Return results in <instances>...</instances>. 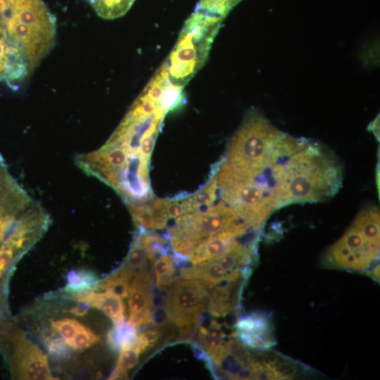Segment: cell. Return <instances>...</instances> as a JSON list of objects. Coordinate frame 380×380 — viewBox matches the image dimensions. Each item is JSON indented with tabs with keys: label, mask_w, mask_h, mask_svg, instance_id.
Returning <instances> with one entry per match:
<instances>
[{
	"label": "cell",
	"mask_w": 380,
	"mask_h": 380,
	"mask_svg": "<svg viewBox=\"0 0 380 380\" xmlns=\"http://www.w3.org/2000/svg\"><path fill=\"white\" fill-rule=\"evenodd\" d=\"M151 280L134 279L129 285L128 305L129 316L127 322L139 328L153 321Z\"/></svg>",
	"instance_id": "10"
},
{
	"label": "cell",
	"mask_w": 380,
	"mask_h": 380,
	"mask_svg": "<svg viewBox=\"0 0 380 380\" xmlns=\"http://www.w3.org/2000/svg\"><path fill=\"white\" fill-rule=\"evenodd\" d=\"M148 162L139 152L128 153L127 164L120 175L116 190L127 203H144L151 201Z\"/></svg>",
	"instance_id": "8"
},
{
	"label": "cell",
	"mask_w": 380,
	"mask_h": 380,
	"mask_svg": "<svg viewBox=\"0 0 380 380\" xmlns=\"http://www.w3.org/2000/svg\"><path fill=\"white\" fill-rule=\"evenodd\" d=\"M77 303L71 308L68 312L74 315L82 317L84 316L91 308L90 304L84 300L77 301Z\"/></svg>",
	"instance_id": "31"
},
{
	"label": "cell",
	"mask_w": 380,
	"mask_h": 380,
	"mask_svg": "<svg viewBox=\"0 0 380 380\" xmlns=\"http://www.w3.org/2000/svg\"><path fill=\"white\" fill-rule=\"evenodd\" d=\"M217 187V176L214 175L208 183L201 190L183 199L189 212L200 210L204 207H207V208L210 207L216 198Z\"/></svg>",
	"instance_id": "20"
},
{
	"label": "cell",
	"mask_w": 380,
	"mask_h": 380,
	"mask_svg": "<svg viewBox=\"0 0 380 380\" xmlns=\"http://www.w3.org/2000/svg\"><path fill=\"white\" fill-rule=\"evenodd\" d=\"M18 360L20 376L25 379H54L49 367L47 356L27 340L18 343Z\"/></svg>",
	"instance_id": "12"
},
{
	"label": "cell",
	"mask_w": 380,
	"mask_h": 380,
	"mask_svg": "<svg viewBox=\"0 0 380 380\" xmlns=\"http://www.w3.org/2000/svg\"><path fill=\"white\" fill-rule=\"evenodd\" d=\"M140 229L136 237L146 249L148 260L153 261L158 256L166 254L165 240L156 234H146Z\"/></svg>",
	"instance_id": "26"
},
{
	"label": "cell",
	"mask_w": 380,
	"mask_h": 380,
	"mask_svg": "<svg viewBox=\"0 0 380 380\" xmlns=\"http://www.w3.org/2000/svg\"><path fill=\"white\" fill-rule=\"evenodd\" d=\"M153 262L156 286L165 289L177 279L174 260L171 256L163 254L156 258Z\"/></svg>",
	"instance_id": "22"
},
{
	"label": "cell",
	"mask_w": 380,
	"mask_h": 380,
	"mask_svg": "<svg viewBox=\"0 0 380 380\" xmlns=\"http://www.w3.org/2000/svg\"><path fill=\"white\" fill-rule=\"evenodd\" d=\"M222 21L198 9L186 20L164 61L172 84L184 87L205 65Z\"/></svg>",
	"instance_id": "3"
},
{
	"label": "cell",
	"mask_w": 380,
	"mask_h": 380,
	"mask_svg": "<svg viewBox=\"0 0 380 380\" xmlns=\"http://www.w3.org/2000/svg\"><path fill=\"white\" fill-rule=\"evenodd\" d=\"M217 183L224 202L253 231H258L277 209L270 187L228 160L220 169Z\"/></svg>",
	"instance_id": "4"
},
{
	"label": "cell",
	"mask_w": 380,
	"mask_h": 380,
	"mask_svg": "<svg viewBox=\"0 0 380 380\" xmlns=\"http://www.w3.org/2000/svg\"><path fill=\"white\" fill-rule=\"evenodd\" d=\"M8 29L21 49L31 73L53 47L56 21L42 0H24L13 6Z\"/></svg>",
	"instance_id": "5"
},
{
	"label": "cell",
	"mask_w": 380,
	"mask_h": 380,
	"mask_svg": "<svg viewBox=\"0 0 380 380\" xmlns=\"http://www.w3.org/2000/svg\"><path fill=\"white\" fill-rule=\"evenodd\" d=\"M343 180V165L327 146L307 140L286 161L276 178L277 208L294 203L320 202L337 193Z\"/></svg>",
	"instance_id": "1"
},
{
	"label": "cell",
	"mask_w": 380,
	"mask_h": 380,
	"mask_svg": "<svg viewBox=\"0 0 380 380\" xmlns=\"http://www.w3.org/2000/svg\"><path fill=\"white\" fill-rule=\"evenodd\" d=\"M132 278V274L122 267L115 274L100 281L97 289H101L121 298H125L128 296Z\"/></svg>",
	"instance_id": "21"
},
{
	"label": "cell",
	"mask_w": 380,
	"mask_h": 380,
	"mask_svg": "<svg viewBox=\"0 0 380 380\" xmlns=\"http://www.w3.org/2000/svg\"><path fill=\"white\" fill-rule=\"evenodd\" d=\"M246 270H236L229 272L218 263L213 260L181 270L180 276L186 279L202 280L214 285L222 282L234 281L242 279L248 274Z\"/></svg>",
	"instance_id": "13"
},
{
	"label": "cell",
	"mask_w": 380,
	"mask_h": 380,
	"mask_svg": "<svg viewBox=\"0 0 380 380\" xmlns=\"http://www.w3.org/2000/svg\"><path fill=\"white\" fill-rule=\"evenodd\" d=\"M138 331L137 328L127 322H122L114 327L107 334V343L110 348L115 350L131 347Z\"/></svg>",
	"instance_id": "19"
},
{
	"label": "cell",
	"mask_w": 380,
	"mask_h": 380,
	"mask_svg": "<svg viewBox=\"0 0 380 380\" xmlns=\"http://www.w3.org/2000/svg\"><path fill=\"white\" fill-rule=\"evenodd\" d=\"M51 327L58 332L61 338L67 343L71 341L77 331L83 326L77 320L72 318H63L51 321Z\"/></svg>",
	"instance_id": "28"
},
{
	"label": "cell",
	"mask_w": 380,
	"mask_h": 380,
	"mask_svg": "<svg viewBox=\"0 0 380 380\" xmlns=\"http://www.w3.org/2000/svg\"><path fill=\"white\" fill-rule=\"evenodd\" d=\"M243 279L225 282L214 286L210 292L207 308L215 317H224L236 310Z\"/></svg>",
	"instance_id": "14"
},
{
	"label": "cell",
	"mask_w": 380,
	"mask_h": 380,
	"mask_svg": "<svg viewBox=\"0 0 380 380\" xmlns=\"http://www.w3.org/2000/svg\"><path fill=\"white\" fill-rule=\"evenodd\" d=\"M235 336L248 347L267 349L274 344L270 324L267 319L258 314L242 317L235 324Z\"/></svg>",
	"instance_id": "11"
},
{
	"label": "cell",
	"mask_w": 380,
	"mask_h": 380,
	"mask_svg": "<svg viewBox=\"0 0 380 380\" xmlns=\"http://www.w3.org/2000/svg\"><path fill=\"white\" fill-rule=\"evenodd\" d=\"M72 299L84 300L91 307L101 310L113 322L118 324L125 322V305L120 297L110 292L97 293L94 291L72 294Z\"/></svg>",
	"instance_id": "15"
},
{
	"label": "cell",
	"mask_w": 380,
	"mask_h": 380,
	"mask_svg": "<svg viewBox=\"0 0 380 380\" xmlns=\"http://www.w3.org/2000/svg\"><path fill=\"white\" fill-rule=\"evenodd\" d=\"M242 0H199L195 9L224 20Z\"/></svg>",
	"instance_id": "23"
},
{
	"label": "cell",
	"mask_w": 380,
	"mask_h": 380,
	"mask_svg": "<svg viewBox=\"0 0 380 380\" xmlns=\"http://www.w3.org/2000/svg\"><path fill=\"white\" fill-rule=\"evenodd\" d=\"M215 285L198 279H176L167 291L164 310L179 329L200 324Z\"/></svg>",
	"instance_id": "7"
},
{
	"label": "cell",
	"mask_w": 380,
	"mask_h": 380,
	"mask_svg": "<svg viewBox=\"0 0 380 380\" xmlns=\"http://www.w3.org/2000/svg\"><path fill=\"white\" fill-rule=\"evenodd\" d=\"M197 337L199 346L210 360L215 357L225 343L224 334L215 321L209 327H199Z\"/></svg>",
	"instance_id": "16"
},
{
	"label": "cell",
	"mask_w": 380,
	"mask_h": 380,
	"mask_svg": "<svg viewBox=\"0 0 380 380\" xmlns=\"http://www.w3.org/2000/svg\"><path fill=\"white\" fill-rule=\"evenodd\" d=\"M158 133L151 134L144 137L140 142L139 151L140 155L149 160Z\"/></svg>",
	"instance_id": "30"
},
{
	"label": "cell",
	"mask_w": 380,
	"mask_h": 380,
	"mask_svg": "<svg viewBox=\"0 0 380 380\" xmlns=\"http://www.w3.org/2000/svg\"><path fill=\"white\" fill-rule=\"evenodd\" d=\"M4 269V267L0 265V278H1V277L2 276V274H3Z\"/></svg>",
	"instance_id": "33"
},
{
	"label": "cell",
	"mask_w": 380,
	"mask_h": 380,
	"mask_svg": "<svg viewBox=\"0 0 380 380\" xmlns=\"http://www.w3.org/2000/svg\"><path fill=\"white\" fill-rule=\"evenodd\" d=\"M148 254L139 241L136 238L122 267L137 273L146 268Z\"/></svg>",
	"instance_id": "25"
},
{
	"label": "cell",
	"mask_w": 380,
	"mask_h": 380,
	"mask_svg": "<svg viewBox=\"0 0 380 380\" xmlns=\"http://www.w3.org/2000/svg\"><path fill=\"white\" fill-rule=\"evenodd\" d=\"M46 345L50 356L56 360H64L70 356V347L62 338L48 337Z\"/></svg>",
	"instance_id": "29"
},
{
	"label": "cell",
	"mask_w": 380,
	"mask_h": 380,
	"mask_svg": "<svg viewBox=\"0 0 380 380\" xmlns=\"http://www.w3.org/2000/svg\"><path fill=\"white\" fill-rule=\"evenodd\" d=\"M249 228L243 221L230 229L209 236L194 247L187 254V259L198 265L216 259L223 254L239 237L246 234Z\"/></svg>",
	"instance_id": "9"
},
{
	"label": "cell",
	"mask_w": 380,
	"mask_h": 380,
	"mask_svg": "<svg viewBox=\"0 0 380 380\" xmlns=\"http://www.w3.org/2000/svg\"><path fill=\"white\" fill-rule=\"evenodd\" d=\"M379 253V229L355 219L343 236L329 249L326 259L332 267L364 271L377 260Z\"/></svg>",
	"instance_id": "6"
},
{
	"label": "cell",
	"mask_w": 380,
	"mask_h": 380,
	"mask_svg": "<svg viewBox=\"0 0 380 380\" xmlns=\"http://www.w3.org/2000/svg\"><path fill=\"white\" fill-rule=\"evenodd\" d=\"M379 117L376 118L372 123V131L376 135V138H379V131L377 130V125H379Z\"/></svg>",
	"instance_id": "32"
},
{
	"label": "cell",
	"mask_w": 380,
	"mask_h": 380,
	"mask_svg": "<svg viewBox=\"0 0 380 380\" xmlns=\"http://www.w3.org/2000/svg\"><path fill=\"white\" fill-rule=\"evenodd\" d=\"M305 142V139L279 131L262 113L251 109L229 141L227 160L255 176L262 175L287 161Z\"/></svg>",
	"instance_id": "2"
},
{
	"label": "cell",
	"mask_w": 380,
	"mask_h": 380,
	"mask_svg": "<svg viewBox=\"0 0 380 380\" xmlns=\"http://www.w3.org/2000/svg\"><path fill=\"white\" fill-rule=\"evenodd\" d=\"M99 341V336L83 325L68 345L75 350H82L92 346Z\"/></svg>",
	"instance_id": "27"
},
{
	"label": "cell",
	"mask_w": 380,
	"mask_h": 380,
	"mask_svg": "<svg viewBox=\"0 0 380 380\" xmlns=\"http://www.w3.org/2000/svg\"><path fill=\"white\" fill-rule=\"evenodd\" d=\"M140 353L139 350L132 347L121 349L117 365L108 379H115L126 376L127 372L135 367L137 364Z\"/></svg>",
	"instance_id": "24"
},
{
	"label": "cell",
	"mask_w": 380,
	"mask_h": 380,
	"mask_svg": "<svg viewBox=\"0 0 380 380\" xmlns=\"http://www.w3.org/2000/svg\"><path fill=\"white\" fill-rule=\"evenodd\" d=\"M67 284L64 287L66 293L77 294L97 289L100 280L91 271L72 270L66 274Z\"/></svg>",
	"instance_id": "17"
},
{
	"label": "cell",
	"mask_w": 380,
	"mask_h": 380,
	"mask_svg": "<svg viewBox=\"0 0 380 380\" xmlns=\"http://www.w3.org/2000/svg\"><path fill=\"white\" fill-rule=\"evenodd\" d=\"M88 1L100 18L113 20L125 15L135 0H88Z\"/></svg>",
	"instance_id": "18"
}]
</instances>
